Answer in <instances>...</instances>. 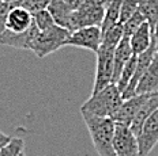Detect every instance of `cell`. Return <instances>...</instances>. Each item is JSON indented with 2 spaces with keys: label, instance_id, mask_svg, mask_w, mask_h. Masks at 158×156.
I'll use <instances>...</instances> for the list:
<instances>
[{
  "label": "cell",
  "instance_id": "obj_9",
  "mask_svg": "<svg viewBox=\"0 0 158 156\" xmlns=\"http://www.w3.org/2000/svg\"><path fill=\"white\" fill-rule=\"evenodd\" d=\"M47 10L51 12L52 18L57 26L67 29L70 33L78 30L77 21H75V10H72L65 3V0H52Z\"/></svg>",
  "mask_w": 158,
  "mask_h": 156
},
{
  "label": "cell",
  "instance_id": "obj_29",
  "mask_svg": "<svg viewBox=\"0 0 158 156\" xmlns=\"http://www.w3.org/2000/svg\"><path fill=\"white\" fill-rule=\"evenodd\" d=\"M3 3H7V4H22L23 0H2Z\"/></svg>",
  "mask_w": 158,
  "mask_h": 156
},
{
  "label": "cell",
  "instance_id": "obj_11",
  "mask_svg": "<svg viewBox=\"0 0 158 156\" xmlns=\"http://www.w3.org/2000/svg\"><path fill=\"white\" fill-rule=\"evenodd\" d=\"M150 94H140V95H135L132 98L124 99L121 103L120 109L116 111V114L112 117V119L114 123H120V125L130 126L135 115L138 114V111L140 110V107L143 106V103L146 102L147 96Z\"/></svg>",
  "mask_w": 158,
  "mask_h": 156
},
{
  "label": "cell",
  "instance_id": "obj_17",
  "mask_svg": "<svg viewBox=\"0 0 158 156\" xmlns=\"http://www.w3.org/2000/svg\"><path fill=\"white\" fill-rule=\"evenodd\" d=\"M123 0H109L105 10V18L101 25V31H106L112 26L118 23V18H120V8Z\"/></svg>",
  "mask_w": 158,
  "mask_h": 156
},
{
  "label": "cell",
  "instance_id": "obj_21",
  "mask_svg": "<svg viewBox=\"0 0 158 156\" xmlns=\"http://www.w3.org/2000/svg\"><path fill=\"white\" fill-rule=\"evenodd\" d=\"M25 141L19 137H14L10 140L8 144L0 149V156H21L23 154Z\"/></svg>",
  "mask_w": 158,
  "mask_h": 156
},
{
  "label": "cell",
  "instance_id": "obj_3",
  "mask_svg": "<svg viewBox=\"0 0 158 156\" xmlns=\"http://www.w3.org/2000/svg\"><path fill=\"white\" fill-rule=\"evenodd\" d=\"M70 31L61 26H52L51 29L44 31H40L33 41L30 50L38 58H44L49 54L55 53L60 48L65 46V42L70 38Z\"/></svg>",
  "mask_w": 158,
  "mask_h": 156
},
{
  "label": "cell",
  "instance_id": "obj_28",
  "mask_svg": "<svg viewBox=\"0 0 158 156\" xmlns=\"http://www.w3.org/2000/svg\"><path fill=\"white\" fill-rule=\"evenodd\" d=\"M154 40H156V45H157V50H158V19L154 26Z\"/></svg>",
  "mask_w": 158,
  "mask_h": 156
},
{
  "label": "cell",
  "instance_id": "obj_7",
  "mask_svg": "<svg viewBox=\"0 0 158 156\" xmlns=\"http://www.w3.org/2000/svg\"><path fill=\"white\" fill-rule=\"evenodd\" d=\"M113 149L116 156H139L138 137L130 126L116 123L113 137Z\"/></svg>",
  "mask_w": 158,
  "mask_h": 156
},
{
  "label": "cell",
  "instance_id": "obj_12",
  "mask_svg": "<svg viewBox=\"0 0 158 156\" xmlns=\"http://www.w3.org/2000/svg\"><path fill=\"white\" fill-rule=\"evenodd\" d=\"M34 19L27 10H25L21 4H12L8 12L6 29L12 33H23L33 25Z\"/></svg>",
  "mask_w": 158,
  "mask_h": 156
},
{
  "label": "cell",
  "instance_id": "obj_13",
  "mask_svg": "<svg viewBox=\"0 0 158 156\" xmlns=\"http://www.w3.org/2000/svg\"><path fill=\"white\" fill-rule=\"evenodd\" d=\"M158 91V52L154 56L151 64L144 72L142 79L139 80L136 86L135 95H140V94H153Z\"/></svg>",
  "mask_w": 158,
  "mask_h": 156
},
{
  "label": "cell",
  "instance_id": "obj_16",
  "mask_svg": "<svg viewBox=\"0 0 158 156\" xmlns=\"http://www.w3.org/2000/svg\"><path fill=\"white\" fill-rule=\"evenodd\" d=\"M153 41H154V33L151 30L150 25L147 22H144L130 37V45L131 49H132V53L135 56H139L140 53H143L144 50L149 49Z\"/></svg>",
  "mask_w": 158,
  "mask_h": 156
},
{
  "label": "cell",
  "instance_id": "obj_6",
  "mask_svg": "<svg viewBox=\"0 0 158 156\" xmlns=\"http://www.w3.org/2000/svg\"><path fill=\"white\" fill-rule=\"evenodd\" d=\"M102 41V31L100 26H87L81 27L70 34V38L65 42V46L83 48L93 53H97Z\"/></svg>",
  "mask_w": 158,
  "mask_h": 156
},
{
  "label": "cell",
  "instance_id": "obj_2",
  "mask_svg": "<svg viewBox=\"0 0 158 156\" xmlns=\"http://www.w3.org/2000/svg\"><path fill=\"white\" fill-rule=\"evenodd\" d=\"M123 103V96L116 84H109L101 91L91 94V96L82 105V114H90L95 117L112 118Z\"/></svg>",
  "mask_w": 158,
  "mask_h": 156
},
{
  "label": "cell",
  "instance_id": "obj_30",
  "mask_svg": "<svg viewBox=\"0 0 158 156\" xmlns=\"http://www.w3.org/2000/svg\"><path fill=\"white\" fill-rule=\"evenodd\" d=\"M104 2H105V4H108V2H109V0H104Z\"/></svg>",
  "mask_w": 158,
  "mask_h": 156
},
{
  "label": "cell",
  "instance_id": "obj_14",
  "mask_svg": "<svg viewBox=\"0 0 158 156\" xmlns=\"http://www.w3.org/2000/svg\"><path fill=\"white\" fill-rule=\"evenodd\" d=\"M157 109H158V91L150 94V95L147 96L146 102L143 103V106L140 107V110L138 111V114L135 115V118L132 119V122H131L130 129L134 132V135L136 136V137L139 136L146 119L149 118Z\"/></svg>",
  "mask_w": 158,
  "mask_h": 156
},
{
  "label": "cell",
  "instance_id": "obj_27",
  "mask_svg": "<svg viewBox=\"0 0 158 156\" xmlns=\"http://www.w3.org/2000/svg\"><path fill=\"white\" fill-rule=\"evenodd\" d=\"M10 140H11V137H10L8 135H6V133H3L2 131H0V149L4 147L6 144H8Z\"/></svg>",
  "mask_w": 158,
  "mask_h": 156
},
{
  "label": "cell",
  "instance_id": "obj_4",
  "mask_svg": "<svg viewBox=\"0 0 158 156\" xmlns=\"http://www.w3.org/2000/svg\"><path fill=\"white\" fill-rule=\"evenodd\" d=\"M97 65H95V77L91 94L101 91L105 87L112 84L113 80V48H106L100 45L97 53Z\"/></svg>",
  "mask_w": 158,
  "mask_h": 156
},
{
  "label": "cell",
  "instance_id": "obj_19",
  "mask_svg": "<svg viewBox=\"0 0 158 156\" xmlns=\"http://www.w3.org/2000/svg\"><path fill=\"white\" fill-rule=\"evenodd\" d=\"M136 58H138V56L134 54V56L127 61V64L124 65L123 71H121V75H120V77H118V80L116 83V86H117V88L120 92H123V91L126 90V87L128 86V83H130L131 77H132V75L135 72V68H136Z\"/></svg>",
  "mask_w": 158,
  "mask_h": 156
},
{
  "label": "cell",
  "instance_id": "obj_10",
  "mask_svg": "<svg viewBox=\"0 0 158 156\" xmlns=\"http://www.w3.org/2000/svg\"><path fill=\"white\" fill-rule=\"evenodd\" d=\"M40 30L37 29L35 23L33 22V25L23 33H12L6 29V31L0 35V45L4 46H11L14 49H29L30 50L33 41L35 40Z\"/></svg>",
  "mask_w": 158,
  "mask_h": 156
},
{
  "label": "cell",
  "instance_id": "obj_32",
  "mask_svg": "<svg viewBox=\"0 0 158 156\" xmlns=\"http://www.w3.org/2000/svg\"><path fill=\"white\" fill-rule=\"evenodd\" d=\"M2 3H3V2H2V0H0V4H2Z\"/></svg>",
  "mask_w": 158,
  "mask_h": 156
},
{
  "label": "cell",
  "instance_id": "obj_24",
  "mask_svg": "<svg viewBox=\"0 0 158 156\" xmlns=\"http://www.w3.org/2000/svg\"><path fill=\"white\" fill-rule=\"evenodd\" d=\"M52 0H23L21 6L25 10H27L31 15H34L35 12H40V11H42V10H47Z\"/></svg>",
  "mask_w": 158,
  "mask_h": 156
},
{
  "label": "cell",
  "instance_id": "obj_22",
  "mask_svg": "<svg viewBox=\"0 0 158 156\" xmlns=\"http://www.w3.org/2000/svg\"><path fill=\"white\" fill-rule=\"evenodd\" d=\"M33 19H34V23L40 31L48 30V29H51L52 26L56 25L53 18H52V15H51V12H49L48 10H42V11H40V12H35V14L33 15Z\"/></svg>",
  "mask_w": 158,
  "mask_h": 156
},
{
  "label": "cell",
  "instance_id": "obj_5",
  "mask_svg": "<svg viewBox=\"0 0 158 156\" xmlns=\"http://www.w3.org/2000/svg\"><path fill=\"white\" fill-rule=\"evenodd\" d=\"M106 4L104 0H86L81 7L75 10V21L77 27H87V26L102 25L105 18Z\"/></svg>",
  "mask_w": 158,
  "mask_h": 156
},
{
  "label": "cell",
  "instance_id": "obj_23",
  "mask_svg": "<svg viewBox=\"0 0 158 156\" xmlns=\"http://www.w3.org/2000/svg\"><path fill=\"white\" fill-rule=\"evenodd\" d=\"M139 10V0H123L120 8V18L118 23L123 25L127 19H130L135 12Z\"/></svg>",
  "mask_w": 158,
  "mask_h": 156
},
{
  "label": "cell",
  "instance_id": "obj_8",
  "mask_svg": "<svg viewBox=\"0 0 158 156\" xmlns=\"http://www.w3.org/2000/svg\"><path fill=\"white\" fill-rule=\"evenodd\" d=\"M139 156H147L158 144V109L144 122L138 136Z\"/></svg>",
  "mask_w": 158,
  "mask_h": 156
},
{
  "label": "cell",
  "instance_id": "obj_26",
  "mask_svg": "<svg viewBox=\"0 0 158 156\" xmlns=\"http://www.w3.org/2000/svg\"><path fill=\"white\" fill-rule=\"evenodd\" d=\"M85 2H86V0H65V3H67L72 10H77L78 7H81Z\"/></svg>",
  "mask_w": 158,
  "mask_h": 156
},
{
  "label": "cell",
  "instance_id": "obj_25",
  "mask_svg": "<svg viewBox=\"0 0 158 156\" xmlns=\"http://www.w3.org/2000/svg\"><path fill=\"white\" fill-rule=\"evenodd\" d=\"M12 4H7V3H2L0 4V35L6 31V23H7V17L8 12L11 10Z\"/></svg>",
  "mask_w": 158,
  "mask_h": 156
},
{
  "label": "cell",
  "instance_id": "obj_31",
  "mask_svg": "<svg viewBox=\"0 0 158 156\" xmlns=\"http://www.w3.org/2000/svg\"><path fill=\"white\" fill-rule=\"evenodd\" d=\"M21 156H26V155H25V152H23V154H22V155H21Z\"/></svg>",
  "mask_w": 158,
  "mask_h": 156
},
{
  "label": "cell",
  "instance_id": "obj_18",
  "mask_svg": "<svg viewBox=\"0 0 158 156\" xmlns=\"http://www.w3.org/2000/svg\"><path fill=\"white\" fill-rule=\"evenodd\" d=\"M139 11L146 18V22L154 33V26L158 19V0H139Z\"/></svg>",
  "mask_w": 158,
  "mask_h": 156
},
{
  "label": "cell",
  "instance_id": "obj_1",
  "mask_svg": "<svg viewBox=\"0 0 158 156\" xmlns=\"http://www.w3.org/2000/svg\"><path fill=\"white\" fill-rule=\"evenodd\" d=\"M89 135L98 156H116L113 149V137L116 123L112 118L82 114Z\"/></svg>",
  "mask_w": 158,
  "mask_h": 156
},
{
  "label": "cell",
  "instance_id": "obj_15",
  "mask_svg": "<svg viewBox=\"0 0 158 156\" xmlns=\"http://www.w3.org/2000/svg\"><path fill=\"white\" fill-rule=\"evenodd\" d=\"M132 56H134V53H132V49H131V45H130V38L123 37L120 44H118L117 48L114 49V54H113V80H112L113 84L117 83L124 65H126L127 61Z\"/></svg>",
  "mask_w": 158,
  "mask_h": 156
},
{
  "label": "cell",
  "instance_id": "obj_20",
  "mask_svg": "<svg viewBox=\"0 0 158 156\" xmlns=\"http://www.w3.org/2000/svg\"><path fill=\"white\" fill-rule=\"evenodd\" d=\"M144 22H146V18H144L142 12L138 10V11L135 12L132 17H131L130 19H127V21L124 22L123 25H121V26H123V34H124V37L130 38L131 35H132L135 31H136L138 29H139L140 26L144 23Z\"/></svg>",
  "mask_w": 158,
  "mask_h": 156
}]
</instances>
